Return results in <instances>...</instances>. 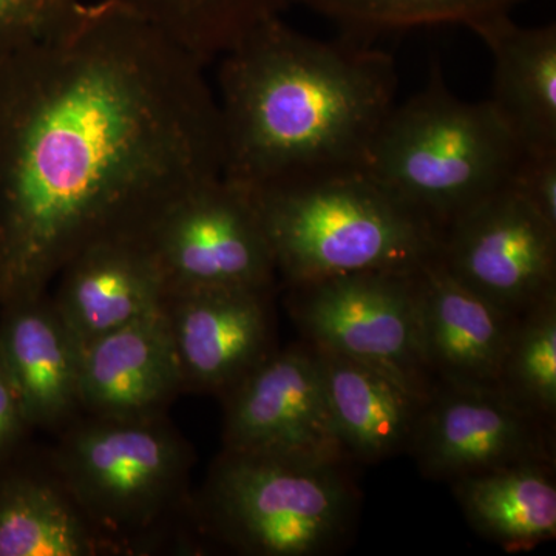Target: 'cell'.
<instances>
[{"label": "cell", "instance_id": "1", "mask_svg": "<svg viewBox=\"0 0 556 556\" xmlns=\"http://www.w3.org/2000/svg\"><path fill=\"white\" fill-rule=\"evenodd\" d=\"M204 67L116 0H80L0 60V308L94 240L222 174Z\"/></svg>", "mask_w": 556, "mask_h": 556}, {"label": "cell", "instance_id": "2", "mask_svg": "<svg viewBox=\"0 0 556 556\" xmlns=\"http://www.w3.org/2000/svg\"><path fill=\"white\" fill-rule=\"evenodd\" d=\"M219 60L222 175L249 190L364 169L396 105L390 54L353 36L311 38L280 16Z\"/></svg>", "mask_w": 556, "mask_h": 556}, {"label": "cell", "instance_id": "3", "mask_svg": "<svg viewBox=\"0 0 556 556\" xmlns=\"http://www.w3.org/2000/svg\"><path fill=\"white\" fill-rule=\"evenodd\" d=\"M249 192L287 288L437 257L441 229L365 169Z\"/></svg>", "mask_w": 556, "mask_h": 556}, {"label": "cell", "instance_id": "4", "mask_svg": "<svg viewBox=\"0 0 556 556\" xmlns=\"http://www.w3.org/2000/svg\"><path fill=\"white\" fill-rule=\"evenodd\" d=\"M354 466L329 457L223 448L197 501L200 525L240 555L339 554L350 546L361 518Z\"/></svg>", "mask_w": 556, "mask_h": 556}, {"label": "cell", "instance_id": "5", "mask_svg": "<svg viewBox=\"0 0 556 556\" xmlns=\"http://www.w3.org/2000/svg\"><path fill=\"white\" fill-rule=\"evenodd\" d=\"M519 152L489 100H460L437 70L426 89L388 113L364 169L442 229L506 188Z\"/></svg>", "mask_w": 556, "mask_h": 556}, {"label": "cell", "instance_id": "6", "mask_svg": "<svg viewBox=\"0 0 556 556\" xmlns=\"http://www.w3.org/2000/svg\"><path fill=\"white\" fill-rule=\"evenodd\" d=\"M58 479L101 540L149 529L188 503L192 452L163 417L93 416L58 452Z\"/></svg>", "mask_w": 556, "mask_h": 556}, {"label": "cell", "instance_id": "7", "mask_svg": "<svg viewBox=\"0 0 556 556\" xmlns=\"http://www.w3.org/2000/svg\"><path fill=\"white\" fill-rule=\"evenodd\" d=\"M137 229L167 292L276 287V262L254 197L222 174L175 189Z\"/></svg>", "mask_w": 556, "mask_h": 556}, {"label": "cell", "instance_id": "8", "mask_svg": "<svg viewBox=\"0 0 556 556\" xmlns=\"http://www.w3.org/2000/svg\"><path fill=\"white\" fill-rule=\"evenodd\" d=\"M417 269L365 270L288 288L289 314L306 342L427 399L437 383L424 361Z\"/></svg>", "mask_w": 556, "mask_h": 556}, {"label": "cell", "instance_id": "9", "mask_svg": "<svg viewBox=\"0 0 556 556\" xmlns=\"http://www.w3.org/2000/svg\"><path fill=\"white\" fill-rule=\"evenodd\" d=\"M437 257L460 283L515 316L556 292V230L507 188L450 219Z\"/></svg>", "mask_w": 556, "mask_h": 556}, {"label": "cell", "instance_id": "10", "mask_svg": "<svg viewBox=\"0 0 556 556\" xmlns=\"http://www.w3.org/2000/svg\"><path fill=\"white\" fill-rule=\"evenodd\" d=\"M554 431L496 388L438 383L420 408L408 453L424 478L450 484L510 464L555 460Z\"/></svg>", "mask_w": 556, "mask_h": 556}, {"label": "cell", "instance_id": "11", "mask_svg": "<svg viewBox=\"0 0 556 556\" xmlns=\"http://www.w3.org/2000/svg\"><path fill=\"white\" fill-rule=\"evenodd\" d=\"M223 399V448L354 463L336 433L316 348L306 340L274 351Z\"/></svg>", "mask_w": 556, "mask_h": 556}, {"label": "cell", "instance_id": "12", "mask_svg": "<svg viewBox=\"0 0 556 556\" xmlns=\"http://www.w3.org/2000/svg\"><path fill=\"white\" fill-rule=\"evenodd\" d=\"M274 289L167 292L166 311L185 390L228 394L270 354Z\"/></svg>", "mask_w": 556, "mask_h": 556}, {"label": "cell", "instance_id": "13", "mask_svg": "<svg viewBox=\"0 0 556 556\" xmlns=\"http://www.w3.org/2000/svg\"><path fill=\"white\" fill-rule=\"evenodd\" d=\"M54 280V306L80 348L161 308L167 295L137 226L87 244Z\"/></svg>", "mask_w": 556, "mask_h": 556}, {"label": "cell", "instance_id": "14", "mask_svg": "<svg viewBox=\"0 0 556 556\" xmlns=\"http://www.w3.org/2000/svg\"><path fill=\"white\" fill-rule=\"evenodd\" d=\"M424 361L434 383L496 388L518 316L460 283L438 257L417 269Z\"/></svg>", "mask_w": 556, "mask_h": 556}, {"label": "cell", "instance_id": "15", "mask_svg": "<svg viewBox=\"0 0 556 556\" xmlns=\"http://www.w3.org/2000/svg\"><path fill=\"white\" fill-rule=\"evenodd\" d=\"M185 390L163 306L80 348L79 402L97 417L150 419Z\"/></svg>", "mask_w": 556, "mask_h": 556}, {"label": "cell", "instance_id": "16", "mask_svg": "<svg viewBox=\"0 0 556 556\" xmlns=\"http://www.w3.org/2000/svg\"><path fill=\"white\" fill-rule=\"evenodd\" d=\"M0 358L28 427L60 426L80 407V346L46 294L2 306Z\"/></svg>", "mask_w": 556, "mask_h": 556}, {"label": "cell", "instance_id": "17", "mask_svg": "<svg viewBox=\"0 0 556 556\" xmlns=\"http://www.w3.org/2000/svg\"><path fill=\"white\" fill-rule=\"evenodd\" d=\"M495 62L490 104L521 152L556 150V27H522L508 13L468 25Z\"/></svg>", "mask_w": 556, "mask_h": 556}, {"label": "cell", "instance_id": "18", "mask_svg": "<svg viewBox=\"0 0 556 556\" xmlns=\"http://www.w3.org/2000/svg\"><path fill=\"white\" fill-rule=\"evenodd\" d=\"M313 346L332 424L348 456L356 464H378L408 453L426 399L378 369Z\"/></svg>", "mask_w": 556, "mask_h": 556}, {"label": "cell", "instance_id": "19", "mask_svg": "<svg viewBox=\"0 0 556 556\" xmlns=\"http://www.w3.org/2000/svg\"><path fill=\"white\" fill-rule=\"evenodd\" d=\"M475 532L504 551L529 552L555 540V460H527L450 482Z\"/></svg>", "mask_w": 556, "mask_h": 556}, {"label": "cell", "instance_id": "20", "mask_svg": "<svg viewBox=\"0 0 556 556\" xmlns=\"http://www.w3.org/2000/svg\"><path fill=\"white\" fill-rule=\"evenodd\" d=\"M60 479L14 473L0 481V556H86L100 551Z\"/></svg>", "mask_w": 556, "mask_h": 556}, {"label": "cell", "instance_id": "21", "mask_svg": "<svg viewBox=\"0 0 556 556\" xmlns=\"http://www.w3.org/2000/svg\"><path fill=\"white\" fill-rule=\"evenodd\" d=\"M201 64L222 58L294 0H116Z\"/></svg>", "mask_w": 556, "mask_h": 556}, {"label": "cell", "instance_id": "22", "mask_svg": "<svg viewBox=\"0 0 556 556\" xmlns=\"http://www.w3.org/2000/svg\"><path fill=\"white\" fill-rule=\"evenodd\" d=\"M496 390L555 427L556 292L519 314Z\"/></svg>", "mask_w": 556, "mask_h": 556}, {"label": "cell", "instance_id": "23", "mask_svg": "<svg viewBox=\"0 0 556 556\" xmlns=\"http://www.w3.org/2000/svg\"><path fill=\"white\" fill-rule=\"evenodd\" d=\"M522 0H294L338 22L345 35L364 39L390 30L434 24H473L510 13Z\"/></svg>", "mask_w": 556, "mask_h": 556}, {"label": "cell", "instance_id": "24", "mask_svg": "<svg viewBox=\"0 0 556 556\" xmlns=\"http://www.w3.org/2000/svg\"><path fill=\"white\" fill-rule=\"evenodd\" d=\"M80 0H0V60L58 27Z\"/></svg>", "mask_w": 556, "mask_h": 556}, {"label": "cell", "instance_id": "25", "mask_svg": "<svg viewBox=\"0 0 556 556\" xmlns=\"http://www.w3.org/2000/svg\"><path fill=\"white\" fill-rule=\"evenodd\" d=\"M506 188L556 230V150L519 152Z\"/></svg>", "mask_w": 556, "mask_h": 556}, {"label": "cell", "instance_id": "26", "mask_svg": "<svg viewBox=\"0 0 556 556\" xmlns=\"http://www.w3.org/2000/svg\"><path fill=\"white\" fill-rule=\"evenodd\" d=\"M25 428H28V422L21 399L0 358V460L13 452Z\"/></svg>", "mask_w": 556, "mask_h": 556}]
</instances>
